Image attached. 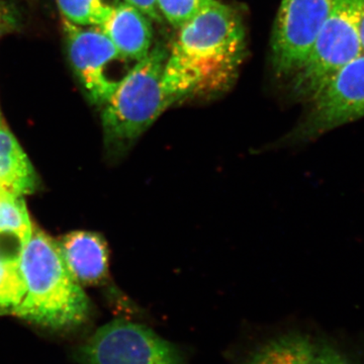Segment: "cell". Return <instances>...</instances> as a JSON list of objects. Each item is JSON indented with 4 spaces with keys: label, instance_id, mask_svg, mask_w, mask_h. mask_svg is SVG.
Here are the masks:
<instances>
[{
    "label": "cell",
    "instance_id": "cell-1",
    "mask_svg": "<svg viewBox=\"0 0 364 364\" xmlns=\"http://www.w3.org/2000/svg\"><path fill=\"white\" fill-rule=\"evenodd\" d=\"M245 52L240 16L217 1L179 28L163 72L173 104L225 90L234 80Z\"/></svg>",
    "mask_w": 364,
    "mask_h": 364
},
{
    "label": "cell",
    "instance_id": "cell-2",
    "mask_svg": "<svg viewBox=\"0 0 364 364\" xmlns=\"http://www.w3.org/2000/svg\"><path fill=\"white\" fill-rule=\"evenodd\" d=\"M25 296L16 317L50 329L76 327L87 320L90 299L67 267L58 242L33 227L20 260Z\"/></svg>",
    "mask_w": 364,
    "mask_h": 364
},
{
    "label": "cell",
    "instance_id": "cell-3",
    "mask_svg": "<svg viewBox=\"0 0 364 364\" xmlns=\"http://www.w3.org/2000/svg\"><path fill=\"white\" fill-rule=\"evenodd\" d=\"M169 51L158 44L119 81L102 105L105 144L112 158H122L136 141L173 105L163 86Z\"/></svg>",
    "mask_w": 364,
    "mask_h": 364
},
{
    "label": "cell",
    "instance_id": "cell-4",
    "mask_svg": "<svg viewBox=\"0 0 364 364\" xmlns=\"http://www.w3.org/2000/svg\"><path fill=\"white\" fill-rule=\"evenodd\" d=\"M364 0H336L305 64L294 78V92L314 100L339 70L363 54L361 21Z\"/></svg>",
    "mask_w": 364,
    "mask_h": 364
},
{
    "label": "cell",
    "instance_id": "cell-5",
    "mask_svg": "<svg viewBox=\"0 0 364 364\" xmlns=\"http://www.w3.org/2000/svg\"><path fill=\"white\" fill-rule=\"evenodd\" d=\"M81 364H186L181 349L146 326L117 318L75 351Z\"/></svg>",
    "mask_w": 364,
    "mask_h": 364
},
{
    "label": "cell",
    "instance_id": "cell-6",
    "mask_svg": "<svg viewBox=\"0 0 364 364\" xmlns=\"http://www.w3.org/2000/svg\"><path fill=\"white\" fill-rule=\"evenodd\" d=\"M310 102L308 114L284 143L309 142L364 117V53L337 72Z\"/></svg>",
    "mask_w": 364,
    "mask_h": 364
},
{
    "label": "cell",
    "instance_id": "cell-7",
    "mask_svg": "<svg viewBox=\"0 0 364 364\" xmlns=\"http://www.w3.org/2000/svg\"><path fill=\"white\" fill-rule=\"evenodd\" d=\"M336 0H282L272 41L277 76L294 75L305 64Z\"/></svg>",
    "mask_w": 364,
    "mask_h": 364
},
{
    "label": "cell",
    "instance_id": "cell-8",
    "mask_svg": "<svg viewBox=\"0 0 364 364\" xmlns=\"http://www.w3.org/2000/svg\"><path fill=\"white\" fill-rule=\"evenodd\" d=\"M62 26L69 59L86 97L102 107L121 81L109 76V66L124 59L100 28L76 26L64 18Z\"/></svg>",
    "mask_w": 364,
    "mask_h": 364
},
{
    "label": "cell",
    "instance_id": "cell-9",
    "mask_svg": "<svg viewBox=\"0 0 364 364\" xmlns=\"http://www.w3.org/2000/svg\"><path fill=\"white\" fill-rule=\"evenodd\" d=\"M58 243L67 267L79 284L97 286L107 279L109 250L104 237L95 232L74 231Z\"/></svg>",
    "mask_w": 364,
    "mask_h": 364
},
{
    "label": "cell",
    "instance_id": "cell-10",
    "mask_svg": "<svg viewBox=\"0 0 364 364\" xmlns=\"http://www.w3.org/2000/svg\"><path fill=\"white\" fill-rule=\"evenodd\" d=\"M100 31L112 41L124 60L141 61L151 51L153 28L143 11L128 2H117Z\"/></svg>",
    "mask_w": 364,
    "mask_h": 364
},
{
    "label": "cell",
    "instance_id": "cell-11",
    "mask_svg": "<svg viewBox=\"0 0 364 364\" xmlns=\"http://www.w3.org/2000/svg\"><path fill=\"white\" fill-rule=\"evenodd\" d=\"M38 186L32 163L20 143L0 119V188L14 195H30Z\"/></svg>",
    "mask_w": 364,
    "mask_h": 364
},
{
    "label": "cell",
    "instance_id": "cell-12",
    "mask_svg": "<svg viewBox=\"0 0 364 364\" xmlns=\"http://www.w3.org/2000/svg\"><path fill=\"white\" fill-rule=\"evenodd\" d=\"M32 231L23 196L0 188V255L20 261Z\"/></svg>",
    "mask_w": 364,
    "mask_h": 364
},
{
    "label": "cell",
    "instance_id": "cell-13",
    "mask_svg": "<svg viewBox=\"0 0 364 364\" xmlns=\"http://www.w3.org/2000/svg\"><path fill=\"white\" fill-rule=\"evenodd\" d=\"M315 344L304 335H282L262 345L244 364H305Z\"/></svg>",
    "mask_w": 364,
    "mask_h": 364
},
{
    "label": "cell",
    "instance_id": "cell-14",
    "mask_svg": "<svg viewBox=\"0 0 364 364\" xmlns=\"http://www.w3.org/2000/svg\"><path fill=\"white\" fill-rule=\"evenodd\" d=\"M62 18L76 26L100 28L116 4L107 0H56Z\"/></svg>",
    "mask_w": 364,
    "mask_h": 364
},
{
    "label": "cell",
    "instance_id": "cell-15",
    "mask_svg": "<svg viewBox=\"0 0 364 364\" xmlns=\"http://www.w3.org/2000/svg\"><path fill=\"white\" fill-rule=\"evenodd\" d=\"M25 296L20 261L0 255V315L16 316Z\"/></svg>",
    "mask_w": 364,
    "mask_h": 364
},
{
    "label": "cell",
    "instance_id": "cell-16",
    "mask_svg": "<svg viewBox=\"0 0 364 364\" xmlns=\"http://www.w3.org/2000/svg\"><path fill=\"white\" fill-rule=\"evenodd\" d=\"M215 2V0H157V6L163 18L179 30Z\"/></svg>",
    "mask_w": 364,
    "mask_h": 364
},
{
    "label": "cell",
    "instance_id": "cell-17",
    "mask_svg": "<svg viewBox=\"0 0 364 364\" xmlns=\"http://www.w3.org/2000/svg\"><path fill=\"white\" fill-rule=\"evenodd\" d=\"M305 364H349L344 356L331 347L315 344L310 358Z\"/></svg>",
    "mask_w": 364,
    "mask_h": 364
},
{
    "label": "cell",
    "instance_id": "cell-18",
    "mask_svg": "<svg viewBox=\"0 0 364 364\" xmlns=\"http://www.w3.org/2000/svg\"><path fill=\"white\" fill-rule=\"evenodd\" d=\"M18 26V16L16 9L4 0H0V28L11 33Z\"/></svg>",
    "mask_w": 364,
    "mask_h": 364
},
{
    "label": "cell",
    "instance_id": "cell-19",
    "mask_svg": "<svg viewBox=\"0 0 364 364\" xmlns=\"http://www.w3.org/2000/svg\"><path fill=\"white\" fill-rule=\"evenodd\" d=\"M124 1L140 9L150 20L159 23H163V16L158 9L157 0H124Z\"/></svg>",
    "mask_w": 364,
    "mask_h": 364
},
{
    "label": "cell",
    "instance_id": "cell-20",
    "mask_svg": "<svg viewBox=\"0 0 364 364\" xmlns=\"http://www.w3.org/2000/svg\"><path fill=\"white\" fill-rule=\"evenodd\" d=\"M361 40H363V47L364 52V16L363 18V21H361Z\"/></svg>",
    "mask_w": 364,
    "mask_h": 364
},
{
    "label": "cell",
    "instance_id": "cell-21",
    "mask_svg": "<svg viewBox=\"0 0 364 364\" xmlns=\"http://www.w3.org/2000/svg\"><path fill=\"white\" fill-rule=\"evenodd\" d=\"M6 33H9L7 31L4 30V28H0V37H2V36L6 35Z\"/></svg>",
    "mask_w": 364,
    "mask_h": 364
},
{
    "label": "cell",
    "instance_id": "cell-22",
    "mask_svg": "<svg viewBox=\"0 0 364 364\" xmlns=\"http://www.w3.org/2000/svg\"><path fill=\"white\" fill-rule=\"evenodd\" d=\"M2 119L1 112H0V119Z\"/></svg>",
    "mask_w": 364,
    "mask_h": 364
}]
</instances>
